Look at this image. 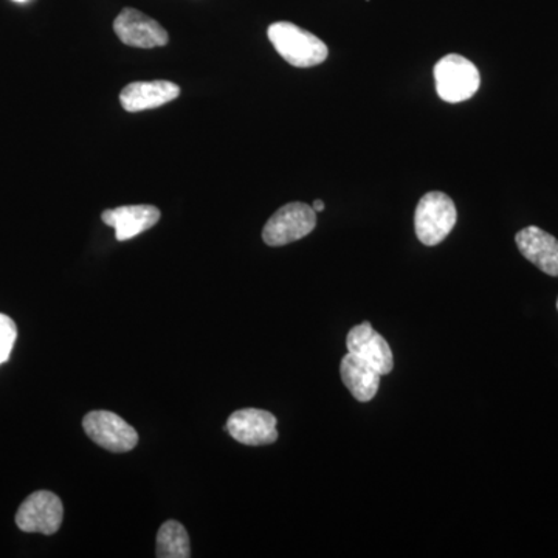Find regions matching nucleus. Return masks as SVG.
Here are the masks:
<instances>
[{
	"label": "nucleus",
	"mask_w": 558,
	"mask_h": 558,
	"mask_svg": "<svg viewBox=\"0 0 558 558\" xmlns=\"http://www.w3.org/2000/svg\"><path fill=\"white\" fill-rule=\"evenodd\" d=\"M267 35L279 57L293 68H315L328 60V46L292 22H275Z\"/></svg>",
	"instance_id": "1"
},
{
	"label": "nucleus",
	"mask_w": 558,
	"mask_h": 558,
	"mask_svg": "<svg viewBox=\"0 0 558 558\" xmlns=\"http://www.w3.org/2000/svg\"><path fill=\"white\" fill-rule=\"evenodd\" d=\"M458 211L447 194L432 191L418 201L414 215L417 240L428 247L440 244L457 226Z\"/></svg>",
	"instance_id": "2"
},
{
	"label": "nucleus",
	"mask_w": 558,
	"mask_h": 558,
	"mask_svg": "<svg viewBox=\"0 0 558 558\" xmlns=\"http://www.w3.org/2000/svg\"><path fill=\"white\" fill-rule=\"evenodd\" d=\"M435 81L440 100L461 102L470 100L478 92L481 76L468 58L447 54L435 65Z\"/></svg>",
	"instance_id": "3"
},
{
	"label": "nucleus",
	"mask_w": 558,
	"mask_h": 558,
	"mask_svg": "<svg viewBox=\"0 0 558 558\" xmlns=\"http://www.w3.org/2000/svg\"><path fill=\"white\" fill-rule=\"evenodd\" d=\"M317 226V213L311 205L292 202L275 213L263 230V240L270 247H281L303 240Z\"/></svg>",
	"instance_id": "4"
},
{
	"label": "nucleus",
	"mask_w": 558,
	"mask_h": 558,
	"mask_svg": "<svg viewBox=\"0 0 558 558\" xmlns=\"http://www.w3.org/2000/svg\"><path fill=\"white\" fill-rule=\"evenodd\" d=\"M83 427L97 446L112 453H128L138 444L135 428L110 411H92L84 417Z\"/></svg>",
	"instance_id": "5"
},
{
	"label": "nucleus",
	"mask_w": 558,
	"mask_h": 558,
	"mask_svg": "<svg viewBox=\"0 0 558 558\" xmlns=\"http://www.w3.org/2000/svg\"><path fill=\"white\" fill-rule=\"evenodd\" d=\"M64 519V506L58 495L39 490L22 502L16 513V524L21 531L53 535L60 531Z\"/></svg>",
	"instance_id": "6"
},
{
	"label": "nucleus",
	"mask_w": 558,
	"mask_h": 558,
	"mask_svg": "<svg viewBox=\"0 0 558 558\" xmlns=\"http://www.w3.org/2000/svg\"><path fill=\"white\" fill-rule=\"evenodd\" d=\"M113 32L121 43L137 49L167 46L170 36L153 17L135 9H124L113 21Z\"/></svg>",
	"instance_id": "7"
},
{
	"label": "nucleus",
	"mask_w": 558,
	"mask_h": 558,
	"mask_svg": "<svg viewBox=\"0 0 558 558\" xmlns=\"http://www.w3.org/2000/svg\"><path fill=\"white\" fill-rule=\"evenodd\" d=\"M231 438L244 446H269L277 442V417L269 411L245 409L234 411L226 425Z\"/></svg>",
	"instance_id": "8"
},
{
	"label": "nucleus",
	"mask_w": 558,
	"mask_h": 558,
	"mask_svg": "<svg viewBox=\"0 0 558 558\" xmlns=\"http://www.w3.org/2000/svg\"><path fill=\"white\" fill-rule=\"evenodd\" d=\"M347 348L348 352L357 355L363 362L379 371L381 376H387L395 368V357L388 341L373 328L369 322L349 330Z\"/></svg>",
	"instance_id": "9"
},
{
	"label": "nucleus",
	"mask_w": 558,
	"mask_h": 558,
	"mask_svg": "<svg viewBox=\"0 0 558 558\" xmlns=\"http://www.w3.org/2000/svg\"><path fill=\"white\" fill-rule=\"evenodd\" d=\"M179 95L180 87L171 81H137L121 90L120 102L128 112L137 113L178 100Z\"/></svg>",
	"instance_id": "10"
},
{
	"label": "nucleus",
	"mask_w": 558,
	"mask_h": 558,
	"mask_svg": "<svg viewBox=\"0 0 558 558\" xmlns=\"http://www.w3.org/2000/svg\"><path fill=\"white\" fill-rule=\"evenodd\" d=\"M161 218L160 209L154 205H126L102 211L106 226L116 230L117 241H130L138 234L153 229Z\"/></svg>",
	"instance_id": "11"
},
{
	"label": "nucleus",
	"mask_w": 558,
	"mask_h": 558,
	"mask_svg": "<svg viewBox=\"0 0 558 558\" xmlns=\"http://www.w3.org/2000/svg\"><path fill=\"white\" fill-rule=\"evenodd\" d=\"M521 255L549 277H558V240L538 227H526L517 233Z\"/></svg>",
	"instance_id": "12"
},
{
	"label": "nucleus",
	"mask_w": 558,
	"mask_h": 558,
	"mask_svg": "<svg viewBox=\"0 0 558 558\" xmlns=\"http://www.w3.org/2000/svg\"><path fill=\"white\" fill-rule=\"evenodd\" d=\"M340 376L344 387L359 402H369L379 391L381 374L357 355L348 352L340 363Z\"/></svg>",
	"instance_id": "13"
},
{
	"label": "nucleus",
	"mask_w": 558,
	"mask_h": 558,
	"mask_svg": "<svg viewBox=\"0 0 558 558\" xmlns=\"http://www.w3.org/2000/svg\"><path fill=\"white\" fill-rule=\"evenodd\" d=\"M156 556L159 558H190V535L179 521L161 524L157 534Z\"/></svg>",
	"instance_id": "14"
},
{
	"label": "nucleus",
	"mask_w": 558,
	"mask_h": 558,
	"mask_svg": "<svg viewBox=\"0 0 558 558\" xmlns=\"http://www.w3.org/2000/svg\"><path fill=\"white\" fill-rule=\"evenodd\" d=\"M16 339V323L10 317H7V315L0 314V365L9 362Z\"/></svg>",
	"instance_id": "15"
},
{
	"label": "nucleus",
	"mask_w": 558,
	"mask_h": 558,
	"mask_svg": "<svg viewBox=\"0 0 558 558\" xmlns=\"http://www.w3.org/2000/svg\"><path fill=\"white\" fill-rule=\"evenodd\" d=\"M312 208L315 209V213L325 211V202L315 201L314 205H312Z\"/></svg>",
	"instance_id": "16"
},
{
	"label": "nucleus",
	"mask_w": 558,
	"mask_h": 558,
	"mask_svg": "<svg viewBox=\"0 0 558 558\" xmlns=\"http://www.w3.org/2000/svg\"><path fill=\"white\" fill-rule=\"evenodd\" d=\"M14 2L24 3V2H27V0H14Z\"/></svg>",
	"instance_id": "17"
},
{
	"label": "nucleus",
	"mask_w": 558,
	"mask_h": 558,
	"mask_svg": "<svg viewBox=\"0 0 558 558\" xmlns=\"http://www.w3.org/2000/svg\"><path fill=\"white\" fill-rule=\"evenodd\" d=\"M557 310H558V300H557Z\"/></svg>",
	"instance_id": "18"
}]
</instances>
